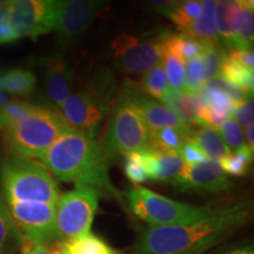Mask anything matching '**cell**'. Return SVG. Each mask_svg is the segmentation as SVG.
I'll list each match as a JSON object with an SVG mask.
<instances>
[{"mask_svg": "<svg viewBox=\"0 0 254 254\" xmlns=\"http://www.w3.org/2000/svg\"><path fill=\"white\" fill-rule=\"evenodd\" d=\"M40 160L62 182L94 187L100 193L120 200L119 190L111 182L103 144L95 139L71 128L51 146Z\"/></svg>", "mask_w": 254, "mask_h": 254, "instance_id": "obj_1", "label": "cell"}, {"mask_svg": "<svg viewBox=\"0 0 254 254\" xmlns=\"http://www.w3.org/2000/svg\"><path fill=\"white\" fill-rule=\"evenodd\" d=\"M250 215L249 206L237 204L186 224L150 227L135 241L131 254H183L205 240L224 239L245 225Z\"/></svg>", "mask_w": 254, "mask_h": 254, "instance_id": "obj_2", "label": "cell"}, {"mask_svg": "<svg viewBox=\"0 0 254 254\" xmlns=\"http://www.w3.org/2000/svg\"><path fill=\"white\" fill-rule=\"evenodd\" d=\"M117 90L113 73L100 69L81 88L68 95L59 106V112L72 129L95 139Z\"/></svg>", "mask_w": 254, "mask_h": 254, "instance_id": "obj_3", "label": "cell"}, {"mask_svg": "<svg viewBox=\"0 0 254 254\" xmlns=\"http://www.w3.org/2000/svg\"><path fill=\"white\" fill-rule=\"evenodd\" d=\"M0 184L6 202L32 201L56 205L59 187L43 165L30 158L11 155L0 165Z\"/></svg>", "mask_w": 254, "mask_h": 254, "instance_id": "obj_4", "label": "cell"}, {"mask_svg": "<svg viewBox=\"0 0 254 254\" xmlns=\"http://www.w3.org/2000/svg\"><path fill=\"white\" fill-rule=\"evenodd\" d=\"M71 129L57 109L36 106L25 118L2 132L15 155L40 159L64 133Z\"/></svg>", "mask_w": 254, "mask_h": 254, "instance_id": "obj_5", "label": "cell"}, {"mask_svg": "<svg viewBox=\"0 0 254 254\" xmlns=\"http://www.w3.org/2000/svg\"><path fill=\"white\" fill-rule=\"evenodd\" d=\"M126 195L131 211L150 227L186 224L209 217L219 209L176 201L142 186H134Z\"/></svg>", "mask_w": 254, "mask_h": 254, "instance_id": "obj_6", "label": "cell"}, {"mask_svg": "<svg viewBox=\"0 0 254 254\" xmlns=\"http://www.w3.org/2000/svg\"><path fill=\"white\" fill-rule=\"evenodd\" d=\"M150 131L140 113L123 91L117 95L103 148L107 160L148 150Z\"/></svg>", "mask_w": 254, "mask_h": 254, "instance_id": "obj_7", "label": "cell"}, {"mask_svg": "<svg viewBox=\"0 0 254 254\" xmlns=\"http://www.w3.org/2000/svg\"><path fill=\"white\" fill-rule=\"evenodd\" d=\"M101 193L97 189L75 185L59 196L56 204V228L59 241H68L90 233Z\"/></svg>", "mask_w": 254, "mask_h": 254, "instance_id": "obj_8", "label": "cell"}, {"mask_svg": "<svg viewBox=\"0 0 254 254\" xmlns=\"http://www.w3.org/2000/svg\"><path fill=\"white\" fill-rule=\"evenodd\" d=\"M168 32L140 38L129 34L117 37L111 44L114 66L124 73H146L160 64L163 41Z\"/></svg>", "mask_w": 254, "mask_h": 254, "instance_id": "obj_9", "label": "cell"}, {"mask_svg": "<svg viewBox=\"0 0 254 254\" xmlns=\"http://www.w3.org/2000/svg\"><path fill=\"white\" fill-rule=\"evenodd\" d=\"M14 225L24 239L46 245L57 238L56 205L32 201L6 202Z\"/></svg>", "mask_w": 254, "mask_h": 254, "instance_id": "obj_10", "label": "cell"}, {"mask_svg": "<svg viewBox=\"0 0 254 254\" xmlns=\"http://www.w3.org/2000/svg\"><path fill=\"white\" fill-rule=\"evenodd\" d=\"M9 25L19 38L36 39L55 31L57 1L51 0H15L8 1Z\"/></svg>", "mask_w": 254, "mask_h": 254, "instance_id": "obj_11", "label": "cell"}, {"mask_svg": "<svg viewBox=\"0 0 254 254\" xmlns=\"http://www.w3.org/2000/svg\"><path fill=\"white\" fill-rule=\"evenodd\" d=\"M120 91H123L129 101L134 105L150 133L164 128V127H174V128L182 131L189 138L193 126L183 123L172 111L168 110L164 105L150 99L134 82L126 80Z\"/></svg>", "mask_w": 254, "mask_h": 254, "instance_id": "obj_12", "label": "cell"}, {"mask_svg": "<svg viewBox=\"0 0 254 254\" xmlns=\"http://www.w3.org/2000/svg\"><path fill=\"white\" fill-rule=\"evenodd\" d=\"M105 4L99 0L57 1L55 31L65 40L79 37L87 30Z\"/></svg>", "mask_w": 254, "mask_h": 254, "instance_id": "obj_13", "label": "cell"}, {"mask_svg": "<svg viewBox=\"0 0 254 254\" xmlns=\"http://www.w3.org/2000/svg\"><path fill=\"white\" fill-rule=\"evenodd\" d=\"M173 186L182 190H198V192H224L232 187V182L218 161L187 165L180 170L172 179Z\"/></svg>", "mask_w": 254, "mask_h": 254, "instance_id": "obj_14", "label": "cell"}, {"mask_svg": "<svg viewBox=\"0 0 254 254\" xmlns=\"http://www.w3.org/2000/svg\"><path fill=\"white\" fill-rule=\"evenodd\" d=\"M44 84L50 99L58 107L62 106L64 101L72 93L74 71L64 60L51 58L45 62Z\"/></svg>", "mask_w": 254, "mask_h": 254, "instance_id": "obj_15", "label": "cell"}, {"mask_svg": "<svg viewBox=\"0 0 254 254\" xmlns=\"http://www.w3.org/2000/svg\"><path fill=\"white\" fill-rule=\"evenodd\" d=\"M161 103L187 125H204L202 118L207 105L200 94L170 91Z\"/></svg>", "mask_w": 254, "mask_h": 254, "instance_id": "obj_16", "label": "cell"}, {"mask_svg": "<svg viewBox=\"0 0 254 254\" xmlns=\"http://www.w3.org/2000/svg\"><path fill=\"white\" fill-rule=\"evenodd\" d=\"M240 1L222 0L215 2V27L220 45H224L228 51L234 49L237 32L241 21Z\"/></svg>", "mask_w": 254, "mask_h": 254, "instance_id": "obj_17", "label": "cell"}, {"mask_svg": "<svg viewBox=\"0 0 254 254\" xmlns=\"http://www.w3.org/2000/svg\"><path fill=\"white\" fill-rule=\"evenodd\" d=\"M144 164L148 179L165 182L174 179L184 166V160L179 152L144 151Z\"/></svg>", "mask_w": 254, "mask_h": 254, "instance_id": "obj_18", "label": "cell"}, {"mask_svg": "<svg viewBox=\"0 0 254 254\" xmlns=\"http://www.w3.org/2000/svg\"><path fill=\"white\" fill-rule=\"evenodd\" d=\"M171 37L172 33L168 32L164 38L160 64L166 74L170 90L185 92V62L174 49Z\"/></svg>", "mask_w": 254, "mask_h": 254, "instance_id": "obj_19", "label": "cell"}, {"mask_svg": "<svg viewBox=\"0 0 254 254\" xmlns=\"http://www.w3.org/2000/svg\"><path fill=\"white\" fill-rule=\"evenodd\" d=\"M215 2L217 1L213 0L202 1V9L199 18L182 34L201 41L208 46L220 45L215 27Z\"/></svg>", "mask_w": 254, "mask_h": 254, "instance_id": "obj_20", "label": "cell"}, {"mask_svg": "<svg viewBox=\"0 0 254 254\" xmlns=\"http://www.w3.org/2000/svg\"><path fill=\"white\" fill-rule=\"evenodd\" d=\"M187 139L194 142L205 154V157L211 161L219 163L225 155L231 152L222 140L218 129L211 126L200 125L198 127H193L192 132Z\"/></svg>", "mask_w": 254, "mask_h": 254, "instance_id": "obj_21", "label": "cell"}, {"mask_svg": "<svg viewBox=\"0 0 254 254\" xmlns=\"http://www.w3.org/2000/svg\"><path fill=\"white\" fill-rule=\"evenodd\" d=\"M56 247L65 254H119L118 251L112 249L106 241L91 232L77 239L59 241Z\"/></svg>", "mask_w": 254, "mask_h": 254, "instance_id": "obj_22", "label": "cell"}, {"mask_svg": "<svg viewBox=\"0 0 254 254\" xmlns=\"http://www.w3.org/2000/svg\"><path fill=\"white\" fill-rule=\"evenodd\" d=\"M24 237L12 220L7 205L0 195V254H13L21 249Z\"/></svg>", "mask_w": 254, "mask_h": 254, "instance_id": "obj_23", "label": "cell"}, {"mask_svg": "<svg viewBox=\"0 0 254 254\" xmlns=\"http://www.w3.org/2000/svg\"><path fill=\"white\" fill-rule=\"evenodd\" d=\"M187 139L182 131L174 127H164L150 133L148 150L154 152H179Z\"/></svg>", "mask_w": 254, "mask_h": 254, "instance_id": "obj_24", "label": "cell"}, {"mask_svg": "<svg viewBox=\"0 0 254 254\" xmlns=\"http://www.w3.org/2000/svg\"><path fill=\"white\" fill-rule=\"evenodd\" d=\"M253 69H249L238 64L231 62V60L225 59L221 66L220 77L225 80L231 82L232 85L239 88L244 94L252 95L253 94Z\"/></svg>", "mask_w": 254, "mask_h": 254, "instance_id": "obj_25", "label": "cell"}, {"mask_svg": "<svg viewBox=\"0 0 254 254\" xmlns=\"http://www.w3.org/2000/svg\"><path fill=\"white\" fill-rule=\"evenodd\" d=\"M37 78L33 73L26 69H9L2 74V90L17 95H28L36 86Z\"/></svg>", "mask_w": 254, "mask_h": 254, "instance_id": "obj_26", "label": "cell"}, {"mask_svg": "<svg viewBox=\"0 0 254 254\" xmlns=\"http://www.w3.org/2000/svg\"><path fill=\"white\" fill-rule=\"evenodd\" d=\"M140 90L145 94H148L155 99L163 100L166 95L170 93V86L166 79V74L161 66V64H158L154 67H152L150 71L144 73L140 84L138 85Z\"/></svg>", "mask_w": 254, "mask_h": 254, "instance_id": "obj_27", "label": "cell"}, {"mask_svg": "<svg viewBox=\"0 0 254 254\" xmlns=\"http://www.w3.org/2000/svg\"><path fill=\"white\" fill-rule=\"evenodd\" d=\"M241 21L237 32L233 50H252L254 37V2L252 0H241Z\"/></svg>", "mask_w": 254, "mask_h": 254, "instance_id": "obj_28", "label": "cell"}, {"mask_svg": "<svg viewBox=\"0 0 254 254\" xmlns=\"http://www.w3.org/2000/svg\"><path fill=\"white\" fill-rule=\"evenodd\" d=\"M252 160L253 152L245 144L243 147L227 153L219 161V165L225 173L236 177H243L249 173Z\"/></svg>", "mask_w": 254, "mask_h": 254, "instance_id": "obj_29", "label": "cell"}, {"mask_svg": "<svg viewBox=\"0 0 254 254\" xmlns=\"http://www.w3.org/2000/svg\"><path fill=\"white\" fill-rule=\"evenodd\" d=\"M34 107L36 105L21 100L7 101L0 106V132H5L19 120L25 118Z\"/></svg>", "mask_w": 254, "mask_h": 254, "instance_id": "obj_30", "label": "cell"}, {"mask_svg": "<svg viewBox=\"0 0 254 254\" xmlns=\"http://www.w3.org/2000/svg\"><path fill=\"white\" fill-rule=\"evenodd\" d=\"M201 9L202 1H196V0L180 1L168 18L173 21L178 30L184 33L199 18Z\"/></svg>", "mask_w": 254, "mask_h": 254, "instance_id": "obj_31", "label": "cell"}, {"mask_svg": "<svg viewBox=\"0 0 254 254\" xmlns=\"http://www.w3.org/2000/svg\"><path fill=\"white\" fill-rule=\"evenodd\" d=\"M172 44L174 49L178 52V55L182 57L184 62H190L193 59H199L201 58V56L204 55V52L207 49L208 45L201 43V41L193 39L184 34H174L172 33Z\"/></svg>", "mask_w": 254, "mask_h": 254, "instance_id": "obj_32", "label": "cell"}, {"mask_svg": "<svg viewBox=\"0 0 254 254\" xmlns=\"http://www.w3.org/2000/svg\"><path fill=\"white\" fill-rule=\"evenodd\" d=\"M206 81L207 77L200 58L185 62V92L199 94Z\"/></svg>", "mask_w": 254, "mask_h": 254, "instance_id": "obj_33", "label": "cell"}, {"mask_svg": "<svg viewBox=\"0 0 254 254\" xmlns=\"http://www.w3.org/2000/svg\"><path fill=\"white\" fill-rule=\"evenodd\" d=\"M124 158H125L124 170H125L126 177L131 180V183L134 184L135 186H139L146 180H148L144 164V151L132 152V153L124 155Z\"/></svg>", "mask_w": 254, "mask_h": 254, "instance_id": "obj_34", "label": "cell"}, {"mask_svg": "<svg viewBox=\"0 0 254 254\" xmlns=\"http://www.w3.org/2000/svg\"><path fill=\"white\" fill-rule=\"evenodd\" d=\"M225 59H226V53H225L224 47L221 45L208 46L206 49L200 60L204 65L207 80L220 77L221 66Z\"/></svg>", "mask_w": 254, "mask_h": 254, "instance_id": "obj_35", "label": "cell"}, {"mask_svg": "<svg viewBox=\"0 0 254 254\" xmlns=\"http://www.w3.org/2000/svg\"><path fill=\"white\" fill-rule=\"evenodd\" d=\"M220 135L231 152L243 147L245 142L243 128L232 118H228L220 127Z\"/></svg>", "mask_w": 254, "mask_h": 254, "instance_id": "obj_36", "label": "cell"}, {"mask_svg": "<svg viewBox=\"0 0 254 254\" xmlns=\"http://www.w3.org/2000/svg\"><path fill=\"white\" fill-rule=\"evenodd\" d=\"M234 122L239 125L241 128H249V127L253 126L254 120V100L253 95H249L243 101L236 105L234 107L233 113Z\"/></svg>", "mask_w": 254, "mask_h": 254, "instance_id": "obj_37", "label": "cell"}, {"mask_svg": "<svg viewBox=\"0 0 254 254\" xmlns=\"http://www.w3.org/2000/svg\"><path fill=\"white\" fill-rule=\"evenodd\" d=\"M204 87L205 88H212V90H217V91L222 92V93L226 94L227 97L230 98L232 101H233L234 105L239 104L240 101H243L246 97H249V95L244 94L243 92L239 90V88L234 86V85H232L231 82L225 80V79L221 78V77H218V78H214V79H209V80L206 81ZM204 87H202V88H204ZM234 107H236V106H234Z\"/></svg>", "mask_w": 254, "mask_h": 254, "instance_id": "obj_38", "label": "cell"}, {"mask_svg": "<svg viewBox=\"0 0 254 254\" xmlns=\"http://www.w3.org/2000/svg\"><path fill=\"white\" fill-rule=\"evenodd\" d=\"M179 153L182 155L184 163L187 165H195L208 161V159L205 157V154L202 153L201 150L192 140H190V139H186L184 141Z\"/></svg>", "mask_w": 254, "mask_h": 254, "instance_id": "obj_39", "label": "cell"}, {"mask_svg": "<svg viewBox=\"0 0 254 254\" xmlns=\"http://www.w3.org/2000/svg\"><path fill=\"white\" fill-rule=\"evenodd\" d=\"M226 59L249 69H253L254 53L252 50H231L226 55Z\"/></svg>", "mask_w": 254, "mask_h": 254, "instance_id": "obj_40", "label": "cell"}, {"mask_svg": "<svg viewBox=\"0 0 254 254\" xmlns=\"http://www.w3.org/2000/svg\"><path fill=\"white\" fill-rule=\"evenodd\" d=\"M179 2L180 1H173V0H153V1L148 2V6L157 11L158 13L170 17V14L179 5Z\"/></svg>", "mask_w": 254, "mask_h": 254, "instance_id": "obj_41", "label": "cell"}, {"mask_svg": "<svg viewBox=\"0 0 254 254\" xmlns=\"http://www.w3.org/2000/svg\"><path fill=\"white\" fill-rule=\"evenodd\" d=\"M20 251L23 254H52V250L47 245H44V244H34L26 239H24Z\"/></svg>", "mask_w": 254, "mask_h": 254, "instance_id": "obj_42", "label": "cell"}, {"mask_svg": "<svg viewBox=\"0 0 254 254\" xmlns=\"http://www.w3.org/2000/svg\"><path fill=\"white\" fill-rule=\"evenodd\" d=\"M18 38L12 30L11 25L8 21H1L0 23V44L12 43V41L17 40Z\"/></svg>", "mask_w": 254, "mask_h": 254, "instance_id": "obj_43", "label": "cell"}, {"mask_svg": "<svg viewBox=\"0 0 254 254\" xmlns=\"http://www.w3.org/2000/svg\"><path fill=\"white\" fill-rule=\"evenodd\" d=\"M222 239H208V240H205L202 241V243L198 244V245L193 247V249H190L187 251V252L183 253V254H204L206 251H208L209 249H212V247H214L217 245L218 243H220Z\"/></svg>", "mask_w": 254, "mask_h": 254, "instance_id": "obj_44", "label": "cell"}, {"mask_svg": "<svg viewBox=\"0 0 254 254\" xmlns=\"http://www.w3.org/2000/svg\"><path fill=\"white\" fill-rule=\"evenodd\" d=\"M219 254H254V251H253L252 245H246V246L238 247V249L226 251V252H222Z\"/></svg>", "mask_w": 254, "mask_h": 254, "instance_id": "obj_45", "label": "cell"}, {"mask_svg": "<svg viewBox=\"0 0 254 254\" xmlns=\"http://www.w3.org/2000/svg\"><path fill=\"white\" fill-rule=\"evenodd\" d=\"M244 136H245L247 141L246 142L247 147H249L250 150L254 153V127L251 126L249 128H246L245 133H244Z\"/></svg>", "mask_w": 254, "mask_h": 254, "instance_id": "obj_46", "label": "cell"}, {"mask_svg": "<svg viewBox=\"0 0 254 254\" xmlns=\"http://www.w3.org/2000/svg\"><path fill=\"white\" fill-rule=\"evenodd\" d=\"M1 77H2V75H0V90H2V85H1Z\"/></svg>", "mask_w": 254, "mask_h": 254, "instance_id": "obj_47", "label": "cell"}, {"mask_svg": "<svg viewBox=\"0 0 254 254\" xmlns=\"http://www.w3.org/2000/svg\"><path fill=\"white\" fill-rule=\"evenodd\" d=\"M2 4V1H0V5H1Z\"/></svg>", "mask_w": 254, "mask_h": 254, "instance_id": "obj_48", "label": "cell"}]
</instances>
